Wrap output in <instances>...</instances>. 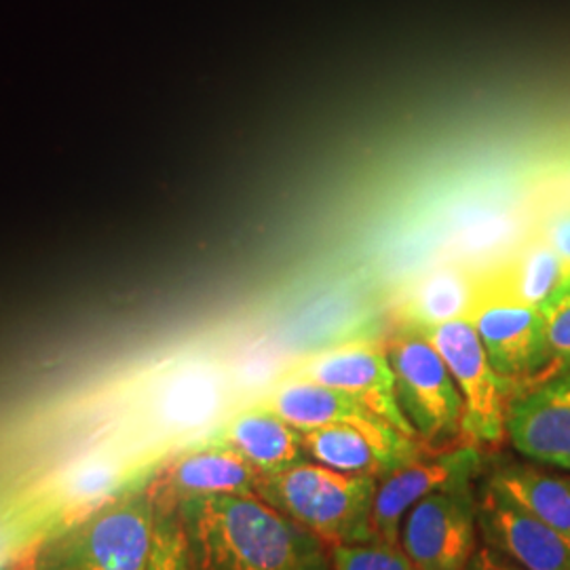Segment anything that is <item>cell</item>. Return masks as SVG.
I'll return each instance as SVG.
<instances>
[{
	"label": "cell",
	"mask_w": 570,
	"mask_h": 570,
	"mask_svg": "<svg viewBox=\"0 0 570 570\" xmlns=\"http://www.w3.org/2000/svg\"><path fill=\"white\" fill-rule=\"evenodd\" d=\"M543 326V351H546V376L570 370V285L560 287L546 305L541 306Z\"/></svg>",
	"instance_id": "obj_20"
},
{
	"label": "cell",
	"mask_w": 570,
	"mask_h": 570,
	"mask_svg": "<svg viewBox=\"0 0 570 570\" xmlns=\"http://www.w3.org/2000/svg\"><path fill=\"white\" fill-rule=\"evenodd\" d=\"M478 332L494 372L520 393L543 383L546 351L541 308L520 301L501 271L475 279L465 315Z\"/></svg>",
	"instance_id": "obj_4"
},
{
	"label": "cell",
	"mask_w": 570,
	"mask_h": 570,
	"mask_svg": "<svg viewBox=\"0 0 570 570\" xmlns=\"http://www.w3.org/2000/svg\"><path fill=\"white\" fill-rule=\"evenodd\" d=\"M546 239H548V244L551 245V249L556 252V256L560 261V268H562L560 287L570 285V207L558 212L551 218L548 230H546Z\"/></svg>",
	"instance_id": "obj_23"
},
{
	"label": "cell",
	"mask_w": 570,
	"mask_h": 570,
	"mask_svg": "<svg viewBox=\"0 0 570 570\" xmlns=\"http://www.w3.org/2000/svg\"><path fill=\"white\" fill-rule=\"evenodd\" d=\"M125 471V463L115 454L100 452L85 456L63 473L60 484L56 487L58 508L77 513V518L100 508L121 492Z\"/></svg>",
	"instance_id": "obj_18"
},
{
	"label": "cell",
	"mask_w": 570,
	"mask_h": 570,
	"mask_svg": "<svg viewBox=\"0 0 570 570\" xmlns=\"http://www.w3.org/2000/svg\"><path fill=\"white\" fill-rule=\"evenodd\" d=\"M155 527L150 484L119 492L42 539L16 570H146Z\"/></svg>",
	"instance_id": "obj_2"
},
{
	"label": "cell",
	"mask_w": 570,
	"mask_h": 570,
	"mask_svg": "<svg viewBox=\"0 0 570 570\" xmlns=\"http://www.w3.org/2000/svg\"><path fill=\"white\" fill-rule=\"evenodd\" d=\"M332 570H419L402 548L387 543H360L330 548Z\"/></svg>",
	"instance_id": "obj_21"
},
{
	"label": "cell",
	"mask_w": 570,
	"mask_h": 570,
	"mask_svg": "<svg viewBox=\"0 0 570 570\" xmlns=\"http://www.w3.org/2000/svg\"><path fill=\"white\" fill-rule=\"evenodd\" d=\"M480 463L475 446L442 452L431 459H414L402 468L393 469L379 482L372 508V532L379 543L400 548V529L419 501L438 490L461 482H471Z\"/></svg>",
	"instance_id": "obj_9"
},
{
	"label": "cell",
	"mask_w": 570,
	"mask_h": 570,
	"mask_svg": "<svg viewBox=\"0 0 570 570\" xmlns=\"http://www.w3.org/2000/svg\"><path fill=\"white\" fill-rule=\"evenodd\" d=\"M263 406L282 416L285 423L298 431L348 425L383 438L404 435L343 391L303 379L289 376V381L282 383L266 397Z\"/></svg>",
	"instance_id": "obj_14"
},
{
	"label": "cell",
	"mask_w": 570,
	"mask_h": 570,
	"mask_svg": "<svg viewBox=\"0 0 570 570\" xmlns=\"http://www.w3.org/2000/svg\"><path fill=\"white\" fill-rule=\"evenodd\" d=\"M490 487L532 518L570 537L569 478L527 465H510L492 473Z\"/></svg>",
	"instance_id": "obj_16"
},
{
	"label": "cell",
	"mask_w": 570,
	"mask_h": 570,
	"mask_svg": "<svg viewBox=\"0 0 570 570\" xmlns=\"http://www.w3.org/2000/svg\"><path fill=\"white\" fill-rule=\"evenodd\" d=\"M303 449L315 461L343 473H366L383 480L393 469L421 456L416 440L406 435H374L348 425L301 431Z\"/></svg>",
	"instance_id": "obj_13"
},
{
	"label": "cell",
	"mask_w": 570,
	"mask_h": 570,
	"mask_svg": "<svg viewBox=\"0 0 570 570\" xmlns=\"http://www.w3.org/2000/svg\"><path fill=\"white\" fill-rule=\"evenodd\" d=\"M501 275L520 301L537 308L550 301L562 282L560 261L546 237L530 242Z\"/></svg>",
	"instance_id": "obj_19"
},
{
	"label": "cell",
	"mask_w": 570,
	"mask_h": 570,
	"mask_svg": "<svg viewBox=\"0 0 570 570\" xmlns=\"http://www.w3.org/2000/svg\"><path fill=\"white\" fill-rule=\"evenodd\" d=\"M174 511L190 570H332L326 543L261 497H197Z\"/></svg>",
	"instance_id": "obj_1"
},
{
	"label": "cell",
	"mask_w": 570,
	"mask_h": 570,
	"mask_svg": "<svg viewBox=\"0 0 570 570\" xmlns=\"http://www.w3.org/2000/svg\"><path fill=\"white\" fill-rule=\"evenodd\" d=\"M471 570H524L494 548H482L471 558Z\"/></svg>",
	"instance_id": "obj_24"
},
{
	"label": "cell",
	"mask_w": 570,
	"mask_h": 570,
	"mask_svg": "<svg viewBox=\"0 0 570 570\" xmlns=\"http://www.w3.org/2000/svg\"><path fill=\"white\" fill-rule=\"evenodd\" d=\"M379 478L343 473L322 463L301 461L292 468L261 475L256 494L285 513L327 548L374 543L372 508Z\"/></svg>",
	"instance_id": "obj_3"
},
{
	"label": "cell",
	"mask_w": 570,
	"mask_h": 570,
	"mask_svg": "<svg viewBox=\"0 0 570 570\" xmlns=\"http://www.w3.org/2000/svg\"><path fill=\"white\" fill-rule=\"evenodd\" d=\"M508 435L527 459L570 469V370L511 400Z\"/></svg>",
	"instance_id": "obj_11"
},
{
	"label": "cell",
	"mask_w": 570,
	"mask_h": 570,
	"mask_svg": "<svg viewBox=\"0 0 570 570\" xmlns=\"http://www.w3.org/2000/svg\"><path fill=\"white\" fill-rule=\"evenodd\" d=\"M387 353L397 402L416 435L433 442L461 431L463 397L435 346L416 327H407L391 341Z\"/></svg>",
	"instance_id": "obj_6"
},
{
	"label": "cell",
	"mask_w": 570,
	"mask_h": 570,
	"mask_svg": "<svg viewBox=\"0 0 570 570\" xmlns=\"http://www.w3.org/2000/svg\"><path fill=\"white\" fill-rule=\"evenodd\" d=\"M419 332L435 346L461 391V433L473 444H501L508 435L511 391L490 364L478 332L468 320H454Z\"/></svg>",
	"instance_id": "obj_5"
},
{
	"label": "cell",
	"mask_w": 570,
	"mask_h": 570,
	"mask_svg": "<svg viewBox=\"0 0 570 570\" xmlns=\"http://www.w3.org/2000/svg\"><path fill=\"white\" fill-rule=\"evenodd\" d=\"M214 442L242 454L261 475H271L305 461L301 431L265 406L237 414Z\"/></svg>",
	"instance_id": "obj_15"
},
{
	"label": "cell",
	"mask_w": 570,
	"mask_h": 570,
	"mask_svg": "<svg viewBox=\"0 0 570 570\" xmlns=\"http://www.w3.org/2000/svg\"><path fill=\"white\" fill-rule=\"evenodd\" d=\"M475 520L471 482L438 490L407 511L400 548L419 570H465L475 550Z\"/></svg>",
	"instance_id": "obj_7"
},
{
	"label": "cell",
	"mask_w": 570,
	"mask_h": 570,
	"mask_svg": "<svg viewBox=\"0 0 570 570\" xmlns=\"http://www.w3.org/2000/svg\"><path fill=\"white\" fill-rule=\"evenodd\" d=\"M261 473L220 442L176 456L150 484L159 511H174L197 497H258Z\"/></svg>",
	"instance_id": "obj_10"
},
{
	"label": "cell",
	"mask_w": 570,
	"mask_h": 570,
	"mask_svg": "<svg viewBox=\"0 0 570 570\" xmlns=\"http://www.w3.org/2000/svg\"><path fill=\"white\" fill-rule=\"evenodd\" d=\"M478 520L490 548L524 570H570V537L513 505L499 490L487 487L478 503Z\"/></svg>",
	"instance_id": "obj_12"
},
{
	"label": "cell",
	"mask_w": 570,
	"mask_h": 570,
	"mask_svg": "<svg viewBox=\"0 0 570 570\" xmlns=\"http://www.w3.org/2000/svg\"><path fill=\"white\" fill-rule=\"evenodd\" d=\"M7 556H9V553H7V543L0 539V569H2L4 562H7Z\"/></svg>",
	"instance_id": "obj_25"
},
{
	"label": "cell",
	"mask_w": 570,
	"mask_h": 570,
	"mask_svg": "<svg viewBox=\"0 0 570 570\" xmlns=\"http://www.w3.org/2000/svg\"><path fill=\"white\" fill-rule=\"evenodd\" d=\"M475 279L456 266H444L423 277L407 296L406 317L412 327L440 326L465 320Z\"/></svg>",
	"instance_id": "obj_17"
},
{
	"label": "cell",
	"mask_w": 570,
	"mask_h": 570,
	"mask_svg": "<svg viewBox=\"0 0 570 570\" xmlns=\"http://www.w3.org/2000/svg\"><path fill=\"white\" fill-rule=\"evenodd\" d=\"M146 570H190L183 527L176 511L157 510L155 543Z\"/></svg>",
	"instance_id": "obj_22"
},
{
	"label": "cell",
	"mask_w": 570,
	"mask_h": 570,
	"mask_svg": "<svg viewBox=\"0 0 570 570\" xmlns=\"http://www.w3.org/2000/svg\"><path fill=\"white\" fill-rule=\"evenodd\" d=\"M292 379H303L326 387L338 389L376 416L387 421L406 438L419 440L410 425L395 391V374L385 348L374 345H345L324 351L292 372Z\"/></svg>",
	"instance_id": "obj_8"
}]
</instances>
